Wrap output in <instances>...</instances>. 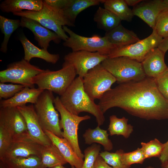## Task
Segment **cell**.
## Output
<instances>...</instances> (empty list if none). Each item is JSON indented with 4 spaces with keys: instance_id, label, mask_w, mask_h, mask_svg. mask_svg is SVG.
<instances>
[{
    "instance_id": "34",
    "label": "cell",
    "mask_w": 168,
    "mask_h": 168,
    "mask_svg": "<svg viewBox=\"0 0 168 168\" xmlns=\"http://www.w3.org/2000/svg\"><path fill=\"white\" fill-rule=\"evenodd\" d=\"M101 150L100 145L93 143L84 151L83 164L82 168H92Z\"/></svg>"
},
{
    "instance_id": "40",
    "label": "cell",
    "mask_w": 168,
    "mask_h": 168,
    "mask_svg": "<svg viewBox=\"0 0 168 168\" xmlns=\"http://www.w3.org/2000/svg\"><path fill=\"white\" fill-rule=\"evenodd\" d=\"M155 79L159 91L168 100V67Z\"/></svg>"
},
{
    "instance_id": "9",
    "label": "cell",
    "mask_w": 168,
    "mask_h": 168,
    "mask_svg": "<svg viewBox=\"0 0 168 168\" xmlns=\"http://www.w3.org/2000/svg\"><path fill=\"white\" fill-rule=\"evenodd\" d=\"M54 104L61 116V125L63 130V138L67 140L78 156L83 159L84 155L78 143V129L81 122L90 119L91 117L87 115L79 116L71 113L62 105L58 96L55 98Z\"/></svg>"
},
{
    "instance_id": "22",
    "label": "cell",
    "mask_w": 168,
    "mask_h": 168,
    "mask_svg": "<svg viewBox=\"0 0 168 168\" xmlns=\"http://www.w3.org/2000/svg\"><path fill=\"white\" fill-rule=\"evenodd\" d=\"M104 36L110 43L119 47L129 45L140 40L134 32L125 28L121 24L106 32Z\"/></svg>"
},
{
    "instance_id": "21",
    "label": "cell",
    "mask_w": 168,
    "mask_h": 168,
    "mask_svg": "<svg viewBox=\"0 0 168 168\" xmlns=\"http://www.w3.org/2000/svg\"><path fill=\"white\" fill-rule=\"evenodd\" d=\"M19 40L24 50V59L28 62H30L33 58H37L55 64L59 59L58 54H51L47 49L38 48L31 42L24 34L19 37Z\"/></svg>"
},
{
    "instance_id": "39",
    "label": "cell",
    "mask_w": 168,
    "mask_h": 168,
    "mask_svg": "<svg viewBox=\"0 0 168 168\" xmlns=\"http://www.w3.org/2000/svg\"><path fill=\"white\" fill-rule=\"evenodd\" d=\"M13 142L10 131L0 124V157H2Z\"/></svg>"
},
{
    "instance_id": "2",
    "label": "cell",
    "mask_w": 168,
    "mask_h": 168,
    "mask_svg": "<svg viewBox=\"0 0 168 168\" xmlns=\"http://www.w3.org/2000/svg\"><path fill=\"white\" fill-rule=\"evenodd\" d=\"M59 98L63 106L71 113L78 115L81 112H87L95 117L97 126L104 124V113L99 105L85 91L82 78L79 76L76 78Z\"/></svg>"
},
{
    "instance_id": "30",
    "label": "cell",
    "mask_w": 168,
    "mask_h": 168,
    "mask_svg": "<svg viewBox=\"0 0 168 168\" xmlns=\"http://www.w3.org/2000/svg\"><path fill=\"white\" fill-rule=\"evenodd\" d=\"M128 119L124 117L119 118L115 115H111L108 129L110 135H121L125 138L129 137L133 131V127L128 124Z\"/></svg>"
},
{
    "instance_id": "25",
    "label": "cell",
    "mask_w": 168,
    "mask_h": 168,
    "mask_svg": "<svg viewBox=\"0 0 168 168\" xmlns=\"http://www.w3.org/2000/svg\"><path fill=\"white\" fill-rule=\"evenodd\" d=\"M98 29L106 32L110 31L121 24V20L109 10L99 7L93 18Z\"/></svg>"
},
{
    "instance_id": "6",
    "label": "cell",
    "mask_w": 168,
    "mask_h": 168,
    "mask_svg": "<svg viewBox=\"0 0 168 168\" xmlns=\"http://www.w3.org/2000/svg\"><path fill=\"white\" fill-rule=\"evenodd\" d=\"M63 28L69 35L63 45L71 48L72 51L83 50L98 52L107 56L114 49L119 47L110 43L104 36L101 37L96 35L90 37H85L77 34L66 26H63Z\"/></svg>"
},
{
    "instance_id": "24",
    "label": "cell",
    "mask_w": 168,
    "mask_h": 168,
    "mask_svg": "<svg viewBox=\"0 0 168 168\" xmlns=\"http://www.w3.org/2000/svg\"><path fill=\"white\" fill-rule=\"evenodd\" d=\"M107 130L101 129L97 126L96 128H89L83 135L85 143L91 145L95 143L101 145L105 151H110L113 148V143L109 138Z\"/></svg>"
},
{
    "instance_id": "45",
    "label": "cell",
    "mask_w": 168,
    "mask_h": 168,
    "mask_svg": "<svg viewBox=\"0 0 168 168\" xmlns=\"http://www.w3.org/2000/svg\"><path fill=\"white\" fill-rule=\"evenodd\" d=\"M128 6L134 7L143 1L142 0H124Z\"/></svg>"
},
{
    "instance_id": "29",
    "label": "cell",
    "mask_w": 168,
    "mask_h": 168,
    "mask_svg": "<svg viewBox=\"0 0 168 168\" xmlns=\"http://www.w3.org/2000/svg\"><path fill=\"white\" fill-rule=\"evenodd\" d=\"M104 8L113 13L121 21H130L134 16L124 0H103Z\"/></svg>"
},
{
    "instance_id": "3",
    "label": "cell",
    "mask_w": 168,
    "mask_h": 168,
    "mask_svg": "<svg viewBox=\"0 0 168 168\" xmlns=\"http://www.w3.org/2000/svg\"><path fill=\"white\" fill-rule=\"evenodd\" d=\"M77 75L72 65L64 62L61 69L55 71L44 70L33 78V82L38 88L60 96L71 84Z\"/></svg>"
},
{
    "instance_id": "42",
    "label": "cell",
    "mask_w": 168,
    "mask_h": 168,
    "mask_svg": "<svg viewBox=\"0 0 168 168\" xmlns=\"http://www.w3.org/2000/svg\"><path fill=\"white\" fill-rule=\"evenodd\" d=\"M92 168H114L110 166L100 155L97 157Z\"/></svg>"
},
{
    "instance_id": "19",
    "label": "cell",
    "mask_w": 168,
    "mask_h": 168,
    "mask_svg": "<svg viewBox=\"0 0 168 168\" xmlns=\"http://www.w3.org/2000/svg\"><path fill=\"white\" fill-rule=\"evenodd\" d=\"M44 132L68 163L76 168H82L84 162L83 159L78 156L66 139L59 137L47 130Z\"/></svg>"
},
{
    "instance_id": "18",
    "label": "cell",
    "mask_w": 168,
    "mask_h": 168,
    "mask_svg": "<svg viewBox=\"0 0 168 168\" xmlns=\"http://www.w3.org/2000/svg\"><path fill=\"white\" fill-rule=\"evenodd\" d=\"M43 146L30 139L13 142L0 158L27 157L31 156H36L40 157Z\"/></svg>"
},
{
    "instance_id": "7",
    "label": "cell",
    "mask_w": 168,
    "mask_h": 168,
    "mask_svg": "<svg viewBox=\"0 0 168 168\" xmlns=\"http://www.w3.org/2000/svg\"><path fill=\"white\" fill-rule=\"evenodd\" d=\"M44 70L22 59L9 64L5 69L0 71V82H10L34 88L33 78Z\"/></svg>"
},
{
    "instance_id": "27",
    "label": "cell",
    "mask_w": 168,
    "mask_h": 168,
    "mask_svg": "<svg viewBox=\"0 0 168 168\" xmlns=\"http://www.w3.org/2000/svg\"><path fill=\"white\" fill-rule=\"evenodd\" d=\"M0 160L6 168H44L40 157L36 156L2 158Z\"/></svg>"
},
{
    "instance_id": "43",
    "label": "cell",
    "mask_w": 168,
    "mask_h": 168,
    "mask_svg": "<svg viewBox=\"0 0 168 168\" xmlns=\"http://www.w3.org/2000/svg\"><path fill=\"white\" fill-rule=\"evenodd\" d=\"M164 144L163 150L159 157L161 165L168 161V140Z\"/></svg>"
},
{
    "instance_id": "50",
    "label": "cell",
    "mask_w": 168,
    "mask_h": 168,
    "mask_svg": "<svg viewBox=\"0 0 168 168\" xmlns=\"http://www.w3.org/2000/svg\"><path fill=\"white\" fill-rule=\"evenodd\" d=\"M146 168H154L153 167L151 166H148L147 167H146Z\"/></svg>"
},
{
    "instance_id": "37",
    "label": "cell",
    "mask_w": 168,
    "mask_h": 168,
    "mask_svg": "<svg viewBox=\"0 0 168 168\" xmlns=\"http://www.w3.org/2000/svg\"><path fill=\"white\" fill-rule=\"evenodd\" d=\"M153 29L163 39L168 36V9L162 11L158 16Z\"/></svg>"
},
{
    "instance_id": "36",
    "label": "cell",
    "mask_w": 168,
    "mask_h": 168,
    "mask_svg": "<svg viewBox=\"0 0 168 168\" xmlns=\"http://www.w3.org/2000/svg\"><path fill=\"white\" fill-rule=\"evenodd\" d=\"M43 9L62 26H75L74 24L71 22L65 16L63 10L51 7L44 2Z\"/></svg>"
},
{
    "instance_id": "33",
    "label": "cell",
    "mask_w": 168,
    "mask_h": 168,
    "mask_svg": "<svg viewBox=\"0 0 168 168\" xmlns=\"http://www.w3.org/2000/svg\"><path fill=\"white\" fill-rule=\"evenodd\" d=\"M124 151L120 149L115 152H110L107 151L102 152L100 155L105 162L114 168H130V166L125 165L121 157V154Z\"/></svg>"
},
{
    "instance_id": "4",
    "label": "cell",
    "mask_w": 168,
    "mask_h": 168,
    "mask_svg": "<svg viewBox=\"0 0 168 168\" xmlns=\"http://www.w3.org/2000/svg\"><path fill=\"white\" fill-rule=\"evenodd\" d=\"M101 64L115 77L119 84L139 81L147 77L142 63L127 57L107 58Z\"/></svg>"
},
{
    "instance_id": "15",
    "label": "cell",
    "mask_w": 168,
    "mask_h": 168,
    "mask_svg": "<svg viewBox=\"0 0 168 168\" xmlns=\"http://www.w3.org/2000/svg\"><path fill=\"white\" fill-rule=\"evenodd\" d=\"M20 21L21 26L28 28L33 33L35 39L41 49H47L52 41L57 44L61 42V39L56 33L37 21L25 17H21Z\"/></svg>"
},
{
    "instance_id": "32",
    "label": "cell",
    "mask_w": 168,
    "mask_h": 168,
    "mask_svg": "<svg viewBox=\"0 0 168 168\" xmlns=\"http://www.w3.org/2000/svg\"><path fill=\"white\" fill-rule=\"evenodd\" d=\"M141 145L146 159L153 157H159L164 146V144L161 142L157 138L147 143L142 142Z\"/></svg>"
},
{
    "instance_id": "28",
    "label": "cell",
    "mask_w": 168,
    "mask_h": 168,
    "mask_svg": "<svg viewBox=\"0 0 168 168\" xmlns=\"http://www.w3.org/2000/svg\"><path fill=\"white\" fill-rule=\"evenodd\" d=\"M103 0H70L67 6L63 10L66 18L74 24L77 15L91 6L102 3Z\"/></svg>"
},
{
    "instance_id": "11",
    "label": "cell",
    "mask_w": 168,
    "mask_h": 168,
    "mask_svg": "<svg viewBox=\"0 0 168 168\" xmlns=\"http://www.w3.org/2000/svg\"><path fill=\"white\" fill-rule=\"evenodd\" d=\"M0 124L10 131L13 142L30 139L25 119L17 107L0 108Z\"/></svg>"
},
{
    "instance_id": "26",
    "label": "cell",
    "mask_w": 168,
    "mask_h": 168,
    "mask_svg": "<svg viewBox=\"0 0 168 168\" xmlns=\"http://www.w3.org/2000/svg\"><path fill=\"white\" fill-rule=\"evenodd\" d=\"M40 158L44 168H51L58 165H63L68 163L58 148L52 143L43 146Z\"/></svg>"
},
{
    "instance_id": "47",
    "label": "cell",
    "mask_w": 168,
    "mask_h": 168,
    "mask_svg": "<svg viewBox=\"0 0 168 168\" xmlns=\"http://www.w3.org/2000/svg\"><path fill=\"white\" fill-rule=\"evenodd\" d=\"M162 168H168V161L165 163L161 165Z\"/></svg>"
},
{
    "instance_id": "12",
    "label": "cell",
    "mask_w": 168,
    "mask_h": 168,
    "mask_svg": "<svg viewBox=\"0 0 168 168\" xmlns=\"http://www.w3.org/2000/svg\"><path fill=\"white\" fill-rule=\"evenodd\" d=\"M107 56L99 52L81 50L72 51L64 58V62L72 65L77 74L83 78L88 71L101 63Z\"/></svg>"
},
{
    "instance_id": "49",
    "label": "cell",
    "mask_w": 168,
    "mask_h": 168,
    "mask_svg": "<svg viewBox=\"0 0 168 168\" xmlns=\"http://www.w3.org/2000/svg\"><path fill=\"white\" fill-rule=\"evenodd\" d=\"M164 2L168 5V0H164Z\"/></svg>"
},
{
    "instance_id": "13",
    "label": "cell",
    "mask_w": 168,
    "mask_h": 168,
    "mask_svg": "<svg viewBox=\"0 0 168 168\" xmlns=\"http://www.w3.org/2000/svg\"><path fill=\"white\" fill-rule=\"evenodd\" d=\"M17 107L25 119L30 139L43 146L52 143L41 127L34 105H25Z\"/></svg>"
},
{
    "instance_id": "1",
    "label": "cell",
    "mask_w": 168,
    "mask_h": 168,
    "mask_svg": "<svg viewBox=\"0 0 168 168\" xmlns=\"http://www.w3.org/2000/svg\"><path fill=\"white\" fill-rule=\"evenodd\" d=\"M99 100L98 105L104 113L117 107L147 120L168 119V100L160 92L153 78L119 84Z\"/></svg>"
},
{
    "instance_id": "46",
    "label": "cell",
    "mask_w": 168,
    "mask_h": 168,
    "mask_svg": "<svg viewBox=\"0 0 168 168\" xmlns=\"http://www.w3.org/2000/svg\"><path fill=\"white\" fill-rule=\"evenodd\" d=\"M51 168H65V167L62 165H58L54 166ZM71 168H76L74 166H71Z\"/></svg>"
},
{
    "instance_id": "14",
    "label": "cell",
    "mask_w": 168,
    "mask_h": 168,
    "mask_svg": "<svg viewBox=\"0 0 168 168\" xmlns=\"http://www.w3.org/2000/svg\"><path fill=\"white\" fill-rule=\"evenodd\" d=\"M167 9L168 5L164 0H143L132 10L134 16L141 18L153 29L158 16Z\"/></svg>"
},
{
    "instance_id": "10",
    "label": "cell",
    "mask_w": 168,
    "mask_h": 168,
    "mask_svg": "<svg viewBox=\"0 0 168 168\" xmlns=\"http://www.w3.org/2000/svg\"><path fill=\"white\" fill-rule=\"evenodd\" d=\"M163 38L154 29L147 37L129 45L118 48L107 55L108 58L126 57L142 63L148 53L158 47Z\"/></svg>"
},
{
    "instance_id": "48",
    "label": "cell",
    "mask_w": 168,
    "mask_h": 168,
    "mask_svg": "<svg viewBox=\"0 0 168 168\" xmlns=\"http://www.w3.org/2000/svg\"><path fill=\"white\" fill-rule=\"evenodd\" d=\"M0 168H6L3 163L1 161H0Z\"/></svg>"
},
{
    "instance_id": "8",
    "label": "cell",
    "mask_w": 168,
    "mask_h": 168,
    "mask_svg": "<svg viewBox=\"0 0 168 168\" xmlns=\"http://www.w3.org/2000/svg\"><path fill=\"white\" fill-rule=\"evenodd\" d=\"M83 80L85 91L93 100H100L116 82L115 77L101 63L89 70Z\"/></svg>"
},
{
    "instance_id": "41",
    "label": "cell",
    "mask_w": 168,
    "mask_h": 168,
    "mask_svg": "<svg viewBox=\"0 0 168 168\" xmlns=\"http://www.w3.org/2000/svg\"><path fill=\"white\" fill-rule=\"evenodd\" d=\"M43 1L51 7L63 10L68 5L70 0H44Z\"/></svg>"
},
{
    "instance_id": "16",
    "label": "cell",
    "mask_w": 168,
    "mask_h": 168,
    "mask_svg": "<svg viewBox=\"0 0 168 168\" xmlns=\"http://www.w3.org/2000/svg\"><path fill=\"white\" fill-rule=\"evenodd\" d=\"M13 14L15 16L26 17L37 21L44 26L55 32L64 41L69 37L66 34L63 26L43 8L38 11H22Z\"/></svg>"
},
{
    "instance_id": "20",
    "label": "cell",
    "mask_w": 168,
    "mask_h": 168,
    "mask_svg": "<svg viewBox=\"0 0 168 168\" xmlns=\"http://www.w3.org/2000/svg\"><path fill=\"white\" fill-rule=\"evenodd\" d=\"M44 91L38 88L25 87L12 98L1 100L0 107H16L26 105L28 103L35 104Z\"/></svg>"
},
{
    "instance_id": "23",
    "label": "cell",
    "mask_w": 168,
    "mask_h": 168,
    "mask_svg": "<svg viewBox=\"0 0 168 168\" xmlns=\"http://www.w3.org/2000/svg\"><path fill=\"white\" fill-rule=\"evenodd\" d=\"M43 0H5L0 4V9L4 12H12L27 11H38L42 10Z\"/></svg>"
},
{
    "instance_id": "31",
    "label": "cell",
    "mask_w": 168,
    "mask_h": 168,
    "mask_svg": "<svg viewBox=\"0 0 168 168\" xmlns=\"http://www.w3.org/2000/svg\"><path fill=\"white\" fill-rule=\"evenodd\" d=\"M20 23L21 21L19 19H11L0 16V28L1 32L4 35L0 49L1 52H7L9 39L13 33L21 26Z\"/></svg>"
},
{
    "instance_id": "44",
    "label": "cell",
    "mask_w": 168,
    "mask_h": 168,
    "mask_svg": "<svg viewBox=\"0 0 168 168\" xmlns=\"http://www.w3.org/2000/svg\"><path fill=\"white\" fill-rule=\"evenodd\" d=\"M158 48L165 54L168 50V36L163 39Z\"/></svg>"
},
{
    "instance_id": "35",
    "label": "cell",
    "mask_w": 168,
    "mask_h": 168,
    "mask_svg": "<svg viewBox=\"0 0 168 168\" xmlns=\"http://www.w3.org/2000/svg\"><path fill=\"white\" fill-rule=\"evenodd\" d=\"M121 157L124 164L130 167L134 164H142L146 159L141 147L129 152L125 153L123 151L121 154Z\"/></svg>"
},
{
    "instance_id": "38",
    "label": "cell",
    "mask_w": 168,
    "mask_h": 168,
    "mask_svg": "<svg viewBox=\"0 0 168 168\" xmlns=\"http://www.w3.org/2000/svg\"><path fill=\"white\" fill-rule=\"evenodd\" d=\"M25 87V86L21 84H6L0 82V100H2V99L7 100L12 98Z\"/></svg>"
},
{
    "instance_id": "5",
    "label": "cell",
    "mask_w": 168,
    "mask_h": 168,
    "mask_svg": "<svg viewBox=\"0 0 168 168\" xmlns=\"http://www.w3.org/2000/svg\"><path fill=\"white\" fill-rule=\"evenodd\" d=\"M55 98L52 92L44 90L34 104V107L44 132L47 130L63 138L61 120L58 111L54 105Z\"/></svg>"
},
{
    "instance_id": "17",
    "label": "cell",
    "mask_w": 168,
    "mask_h": 168,
    "mask_svg": "<svg viewBox=\"0 0 168 168\" xmlns=\"http://www.w3.org/2000/svg\"><path fill=\"white\" fill-rule=\"evenodd\" d=\"M165 54L156 47L147 55L141 63L147 77L155 79L167 69L164 60Z\"/></svg>"
}]
</instances>
